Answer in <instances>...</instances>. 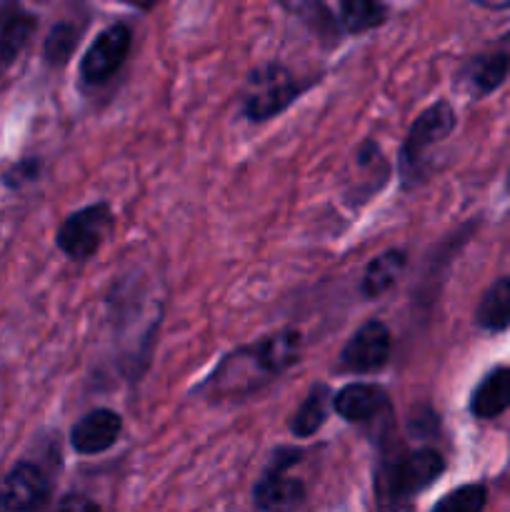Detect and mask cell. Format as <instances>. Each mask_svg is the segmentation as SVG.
<instances>
[{"label":"cell","mask_w":510,"mask_h":512,"mask_svg":"<svg viewBox=\"0 0 510 512\" xmlns=\"http://www.w3.org/2000/svg\"><path fill=\"white\" fill-rule=\"evenodd\" d=\"M373 495L378 512H413V500L445 473V458L430 445L408 448L395 438V415L373 423Z\"/></svg>","instance_id":"cell-1"},{"label":"cell","mask_w":510,"mask_h":512,"mask_svg":"<svg viewBox=\"0 0 510 512\" xmlns=\"http://www.w3.org/2000/svg\"><path fill=\"white\" fill-rule=\"evenodd\" d=\"M303 333L298 328H283L255 343L235 348L225 355L218 368L205 378L198 393L213 403L220 400H245L288 373L300 360Z\"/></svg>","instance_id":"cell-2"},{"label":"cell","mask_w":510,"mask_h":512,"mask_svg":"<svg viewBox=\"0 0 510 512\" xmlns=\"http://www.w3.org/2000/svg\"><path fill=\"white\" fill-rule=\"evenodd\" d=\"M323 75H298L278 60L255 65L240 90V115L250 123H268L298 103Z\"/></svg>","instance_id":"cell-3"},{"label":"cell","mask_w":510,"mask_h":512,"mask_svg":"<svg viewBox=\"0 0 510 512\" xmlns=\"http://www.w3.org/2000/svg\"><path fill=\"white\" fill-rule=\"evenodd\" d=\"M455 128V110L448 100H435L433 105L415 115L405 133L403 145L398 153V178L400 188L415 190L425 183L430 173L428 150L443 143Z\"/></svg>","instance_id":"cell-4"},{"label":"cell","mask_w":510,"mask_h":512,"mask_svg":"<svg viewBox=\"0 0 510 512\" xmlns=\"http://www.w3.org/2000/svg\"><path fill=\"white\" fill-rule=\"evenodd\" d=\"M305 450L295 445H280L270 455V463L260 473L253 488V503L260 512H295L308 498V488L290 470L303 463Z\"/></svg>","instance_id":"cell-5"},{"label":"cell","mask_w":510,"mask_h":512,"mask_svg":"<svg viewBox=\"0 0 510 512\" xmlns=\"http://www.w3.org/2000/svg\"><path fill=\"white\" fill-rule=\"evenodd\" d=\"M113 225L115 215L108 203L85 205L60 223L58 233H55V245L73 263H88L103 248Z\"/></svg>","instance_id":"cell-6"},{"label":"cell","mask_w":510,"mask_h":512,"mask_svg":"<svg viewBox=\"0 0 510 512\" xmlns=\"http://www.w3.org/2000/svg\"><path fill=\"white\" fill-rule=\"evenodd\" d=\"M130 45H133V30L128 23H113L100 30L80 58V83L85 88H100L108 83L128 60Z\"/></svg>","instance_id":"cell-7"},{"label":"cell","mask_w":510,"mask_h":512,"mask_svg":"<svg viewBox=\"0 0 510 512\" xmlns=\"http://www.w3.org/2000/svg\"><path fill=\"white\" fill-rule=\"evenodd\" d=\"M393 353V335L390 328L378 318H370L350 335L340 350V370L353 375L378 373L388 365Z\"/></svg>","instance_id":"cell-8"},{"label":"cell","mask_w":510,"mask_h":512,"mask_svg":"<svg viewBox=\"0 0 510 512\" xmlns=\"http://www.w3.org/2000/svg\"><path fill=\"white\" fill-rule=\"evenodd\" d=\"M53 478L33 460H20L0 480V512H38L48 503Z\"/></svg>","instance_id":"cell-9"},{"label":"cell","mask_w":510,"mask_h":512,"mask_svg":"<svg viewBox=\"0 0 510 512\" xmlns=\"http://www.w3.org/2000/svg\"><path fill=\"white\" fill-rule=\"evenodd\" d=\"M355 173H353V183H350L348 198L350 205H365L373 195H378L380 190L388 185L390 175H393V163L385 158L383 148H380L378 140L365 138L363 143L355 148Z\"/></svg>","instance_id":"cell-10"},{"label":"cell","mask_w":510,"mask_h":512,"mask_svg":"<svg viewBox=\"0 0 510 512\" xmlns=\"http://www.w3.org/2000/svg\"><path fill=\"white\" fill-rule=\"evenodd\" d=\"M333 410L350 425H373L393 413V403L380 385L348 383L333 393Z\"/></svg>","instance_id":"cell-11"},{"label":"cell","mask_w":510,"mask_h":512,"mask_svg":"<svg viewBox=\"0 0 510 512\" xmlns=\"http://www.w3.org/2000/svg\"><path fill=\"white\" fill-rule=\"evenodd\" d=\"M120 435H123V418L110 408H95L70 428V448L78 455L108 453Z\"/></svg>","instance_id":"cell-12"},{"label":"cell","mask_w":510,"mask_h":512,"mask_svg":"<svg viewBox=\"0 0 510 512\" xmlns=\"http://www.w3.org/2000/svg\"><path fill=\"white\" fill-rule=\"evenodd\" d=\"M35 28H38V15L30 13L28 8L20 3L0 5V78L28 48Z\"/></svg>","instance_id":"cell-13"},{"label":"cell","mask_w":510,"mask_h":512,"mask_svg":"<svg viewBox=\"0 0 510 512\" xmlns=\"http://www.w3.org/2000/svg\"><path fill=\"white\" fill-rule=\"evenodd\" d=\"M510 75V40H505L500 48L488 50V53H480L475 58H470L465 63V68L460 70V83L475 95V98H483L490 95L495 88L503 85V80Z\"/></svg>","instance_id":"cell-14"},{"label":"cell","mask_w":510,"mask_h":512,"mask_svg":"<svg viewBox=\"0 0 510 512\" xmlns=\"http://www.w3.org/2000/svg\"><path fill=\"white\" fill-rule=\"evenodd\" d=\"M405 268H408V253L403 248H388L375 255L365 265L363 280H360V293H363V298L375 300L388 293L398 283L400 275L405 273Z\"/></svg>","instance_id":"cell-15"},{"label":"cell","mask_w":510,"mask_h":512,"mask_svg":"<svg viewBox=\"0 0 510 512\" xmlns=\"http://www.w3.org/2000/svg\"><path fill=\"white\" fill-rule=\"evenodd\" d=\"M510 408V368H495L480 380L470 395V413L478 420H493Z\"/></svg>","instance_id":"cell-16"},{"label":"cell","mask_w":510,"mask_h":512,"mask_svg":"<svg viewBox=\"0 0 510 512\" xmlns=\"http://www.w3.org/2000/svg\"><path fill=\"white\" fill-rule=\"evenodd\" d=\"M330 408H333V390L325 383H315L308 390L303 403L298 405L295 415L290 418V433L298 440H308L318 433L328 420Z\"/></svg>","instance_id":"cell-17"},{"label":"cell","mask_w":510,"mask_h":512,"mask_svg":"<svg viewBox=\"0 0 510 512\" xmlns=\"http://www.w3.org/2000/svg\"><path fill=\"white\" fill-rule=\"evenodd\" d=\"M475 323L488 333H505L510 328V278H498L480 298Z\"/></svg>","instance_id":"cell-18"},{"label":"cell","mask_w":510,"mask_h":512,"mask_svg":"<svg viewBox=\"0 0 510 512\" xmlns=\"http://www.w3.org/2000/svg\"><path fill=\"white\" fill-rule=\"evenodd\" d=\"M390 8L375 0H343L338 5V25L348 35H363L380 28L388 20Z\"/></svg>","instance_id":"cell-19"},{"label":"cell","mask_w":510,"mask_h":512,"mask_svg":"<svg viewBox=\"0 0 510 512\" xmlns=\"http://www.w3.org/2000/svg\"><path fill=\"white\" fill-rule=\"evenodd\" d=\"M280 8L288 10L290 15H295L298 20H303L305 28L310 33H315V38H320L328 45H338V38L343 35L340 30L338 18L333 15V10L323 3H280Z\"/></svg>","instance_id":"cell-20"},{"label":"cell","mask_w":510,"mask_h":512,"mask_svg":"<svg viewBox=\"0 0 510 512\" xmlns=\"http://www.w3.org/2000/svg\"><path fill=\"white\" fill-rule=\"evenodd\" d=\"M80 35H83V25H75L70 20L53 25V30L48 33L43 43V58L50 68H63L70 60L73 50L78 48Z\"/></svg>","instance_id":"cell-21"},{"label":"cell","mask_w":510,"mask_h":512,"mask_svg":"<svg viewBox=\"0 0 510 512\" xmlns=\"http://www.w3.org/2000/svg\"><path fill=\"white\" fill-rule=\"evenodd\" d=\"M485 500H488V490L480 483L460 485L453 493L443 495L440 503L430 512H483Z\"/></svg>","instance_id":"cell-22"},{"label":"cell","mask_w":510,"mask_h":512,"mask_svg":"<svg viewBox=\"0 0 510 512\" xmlns=\"http://www.w3.org/2000/svg\"><path fill=\"white\" fill-rule=\"evenodd\" d=\"M55 512H100V505L85 493H68L58 500Z\"/></svg>","instance_id":"cell-23"}]
</instances>
